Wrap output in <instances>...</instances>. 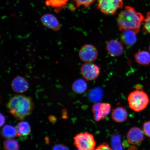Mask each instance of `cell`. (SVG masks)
Masks as SVG:
<instances>
[{
	"mask_svg": "<svg viewBox=\"0 0 150 150\" xmlns=\"http://www.w3.org/2000/svg\"><path fill=\"white\" fill-rule=\"evenodd\" d=\"M123 0H97V8L103 13L115 15L119 9L123 8Z\"/></svg>",
	"mask_w": 150,
	"mask_h": 150,
	"instance_id": "cell-5",
	"label": "cell"
},
{
	"mask_svg": "<svg viewBox=\"0 0 150 150\" xmlns=\"http://www.w3.org/2000/svg\"><path fill=\"white\" fill-rule=\"evenodd\" d=\"M111 105L109 103H97L93 106L94 119L96 121L104 120L111 111Z\"/></svg>",
	"mask_w": 150,
	"mask_h": 150,
	"instance_id": "cell-8",
	"label": "cell"
},
{
	"mask_svg": "<svg viewBox=\"0 0 150 150\" xmlns=\"http://www.w3.org/2000/svg\"><path fill=\"white\" fill-rule=\"evenodd\" d=\"M16 128L18 136L25 137L29 136L31 131V128L29 123L23 121L18 123Z\"/></svg>",
	"mask_w": 150,
	"mask_h": 150,
	"instance_id": "cell-16",
	"label": "cell"
},
{
	"mask_svg": "<svg viewBox=\"0 0 150 150\" xmlns=\"http://www.w3.org/2000/svg\"><path fill=\"white\" fill-rule=\"evenodd\" d=\"M128 117V112L126 109L122 107H117L112 110V119L117 123H122L126 120Z\"/></svg>",
	"mask_w": 150,
	"mask_h": 150,
	"instance_id": "cell-14",
	"label": "cell"
},
{
	"mask_svg": "<svg viewBox=\"0 0 150 150\" xmlns=\"http://www.w3.org/2000/svg\"><path fill=\"white\" fill-rule=\"evenodd\" d=\"M6 108L16 119L22 120L30 115L33 104L30 97L23 95H16L9 99Z\"/></svg>",
	"mask_w": 150,
	"mask_h": 150,
	"instance_id": "cell-2",
	"label": "cell"
},
{
	"mask_svg": "<svg viewBox=\"0 0 150 150\" xmlns=\"http://www.w3.org/2000/svg\"><path fill=\"white\" fill-rule=\"evenodd\" d=\"M89 93V98L93 102H98L102 98L103 92L100 89L96 88L91 91Z\"/></svg>",
	"mask_w": 150,
	"mask_h": 150,
	"instance_id": "cell-21",
	"label": "cell"
},
{
	"mask_svg": "<svg viewBox=\"0 0 150 150\" xmlns=\"http://www.w3.org/2000/svg\"><path fill=\"white\" fill-rule=\"evenodd\" d=\"M143 130L137 127H134L130 129L127 132V139L131 145H137L143 141L144 139Z\"/></svg>",
	"mask_w": 150,
	"mask_h": 150,
	"instance_id": "cell-9",
	"label": "cell"
},
{
	"mask_svg": "<svg viewBox=\"0 0 150 150\" xmlns=\"http://www.w3.org/2000/svg\"><path fill=\"white\" fill-rule=\"evenodd\" d=\"M127 101L131 109L138 112L142 111L147 107L149 103V99L145 92L137 89L129 94Z\"/></svg>",
	"mask_w": 150,
	"mask_h": 150,
	"instance_id": "cell-3",
	"label": "cell"
},
{
	"mask_svg": "<svg viewBox=\"0 0 150 150\" xmlns=\"http://www.w3.org/2000/svg\"><path fill=\"white\" fill-rule=\"evenodd\" d=\"M48 119L51 122L54 123L57 121V119L54 116L50 115L48 117Z\"/></svg>",
	"mask_w": 150,
	"mask_h": 150,
	"instance_id": "cell-29",
	"label": "cell"
},
{
	"mask_svg": "<svg viewBox=\"0 0 150 150\" xmlns=\"http://www.w3.org/2000/svg\"><path fill=\"white\" fill-rule=\"evenodd\" d=\"M41 22L45 27L57 31L61 29V25L59 20L55 16L51 14L42 15L40 18Z\"/></svg>",
	"mask_w": 150,
	"mask_h": 150,
	"instance_id": "cell-10",
	"label": "cell"
},
{
	"mask_svg": "<svg viewBox=\"0 0 150 150\" xmlns=\"http://www.w3.org/2000/svg\"><path fill=\"white\" fill-rule=\"evenodd\" d=\"M62 112H64L63 113L62 112L63 117H64V119H67V110L64 109Z\"/></svg>",
	"mask_w": 150,
	"mask_h": 150,
	"instance_id": "cell-30",
	"label": "cell"
},
{
	"mask_svg": "<svg viewBox=\"0 0 150 150\" xmlns=\"http://www.w3.org/2000/svg\"><path fill=\"white\" fill-rule=\"evenodd\" d=\"M137 62L142 65H149L150 64V53L145 50L139 51L134 55Z\"/></svg>",
	"mask_w": 150,
	"mask_h": 150,
	"instance_id": "cell-15",
	"label": "cell"
},
{
	"mask_svg": "<svg viewBox=\"0 0 150 150\" xmlns=\"http://www.w3.org/2000/svg\"><path fill=\"white\" fill-rule=\"evenodd\" d=\"M149 50L150 52V45H149Z\"/></svg>",
	"mask_w": 150,
	"mask_h": 150,
	"instance_id": "cell-31",
	"label": "cell"
},
{
	"mask_svg": "<svg viewBox=\"0 0 150 150\" xmlns=\"http://www.w3.org/2000/svg\"><path fill=\"white\" fill-rule=\"evenodd\" d=\"M72 88L75 93L81 94L85 92L87 90V84L84 80L79 79L73 83Z\"/></svg>",
	"mask_w": 150,
	"mask_h": 150,
	"instance_id": "cell-19",
	"label": "cell"
},
{
	"mask_svg": "<svg viewBox=\"0 0 150 150\" xmlns=\"http://www.w3.org/2000/svg\"><path fill=\"white\" fill-rule=\"evenodd\" d=\"M77 7L83 6L85 8L89 7L94 2L95 0H73Z\"/></svg>",
	"mask_w": 150,
	"mask_h": 150,
	"instance_id": "cell-23",
	"label": "cell"
},
{
	"mask_svg": "<svg viewBox=\"0 0 150 150\" xmlns=\"http://www.w3.org/2000/svg\"><path fill=\"white\" fill-rule=\"evenodd\" d=\"M144 21L142 31L144 33L150 34V12L147 13Z\"/></svg>",
	"mask_w": 150,
	"mask_h": 150,
	"instance_id": "cell-22",
	"label": "cell"
},
{
	"mask_svg": "<svg viewBox=\"0 0 150 150\" xmlns=\"http://www.w3.org/2000/svg\"><path fill=\"white\" fill-rule=\"evenodd\" d=\"M81 73L83 77L87 81H93L98 77L100 70L98 65L92 63H85L80 69Z\"/></svg>",
	"mask_w": 150,
	"mask_h": 150,
	"instance_id": "cell-6",
	"label": "cell"
},
{
	"mask_svg": "<svg viewBox=\"0 0 150 150\" xmlns=\"http://www.w3.org/2000/svg\"><path fill=\"white\" fill-rule=\"evenodd\" d=\"M1 127L4 124L5 122L6 119L5 116L3 115L1 113Z\"/></svg>",
	"mask_w": 150,
	"mask_h": 150,
	"instance_id": "cell-28",
	"label": "cell"
},
{
	"mask_svg": "<svg viewBox=\"0 0 150 150\" xmlns=\"http://www.w3.org/2000/svg\"><path fill=\"white\" fill-rule=\"evenodd\" d=\"M106 49L109 54L113 57L121 55L124 50L122 43L115 39H112L108 42Z\"/></svg>",
	"mask_w": 150,
	"mask_h": 150,
	"instance_id": "cell-11",
	"label": "cell"
},
{
	"mask_svg": "<svg viewBox=\"0 0 150 150\" xmlns=\"http://www.w3.org/2000/svg\"><path fill=\"white\" fill-rule=\"evenodd\" d=\"M122 31L120 36L122 42L127 46H134L137 41L136 33L132 30H126Z\"/></svg>",
	"mask_w": 150,
	"mask_h": 150,
	"instance_id": "cell-13",
	"label": "cell"
},
{
	"mask_svg": "<svg viewBox=\"0 0 150 150\" xmlns=\"http://www.w3.org/2000/svg\"><path fill=\"white\" fill-rule=\"evenodd\" d=\"M143 131L145 135L150 137V121L145 122L144 123Z\"/></svg>",
	"mask_w": 150,
	"mask_h": 150,
	"instance_id": "cell-25",
	"label": "cell"
},
{
	"mask_svg": "<svg viewBox=\"0 0 150 150\" xmlns=\"http://www.w3.org/2000/svg\"><path fill=\"white\" fill-rule=\"evenodd\" d=\"M112 146L114 149H122L119 136H115L113 137L112 140Z\"/></svg>",
	"mask_w": 150,
	"mask_h": 150,
	"instance_id": "cell-24",
	"label": "cell"
},
{
	"mask_svg": "<svg viewBox=\"0 0 150 150\" xmlns=\"http://www.w3.org/2000/svg\"><path fill=\"white\" fill-rule=\"evenodd\" d=\"M53 150H69V149L67 146L62 144H57L54 146L52 148Z\"/></svg>",
	"mask_w": 150,
	"mask_h": 150,
	"instance_id": "cell-27",
	"label": "cell"
},
{
	"mask_svg": "<svg viewBox=\"0 0 150 150\" xmlns=\"http://www.w3.org/2000/svg\"><path fill=\"white\" fill-rule=\"evenodd\" d=\"M145 18L133 7L126 6L118 15L117 25L121 31L132 30L136 34L139 31L141 23Z\"/></svg>",
	"mask_w": 150,
	"mask_h": 150,
	"instance_id": "cell-1",
	"label": "cell"
},
{
	"mask_svg": "<svg viewBox=\"0 0 150 150\" xmlns=\"http://www.w3.org/2000/svg\"><path fill=\"white\" fill-rule=\"evenodd\" d=\"M69 0H46V4L54 8L55 12L59 13L66 6Z\"/></svg>",
	"mask_w": 150,
	"mask_h": 150,
	"instance_id": "cell-17",
	"label": "cell"
},
{
	"mask_svg": "<svg viewBox=\"0 0 150 150\" xmlns=\"http://www.w3.org/2000/svg\"><path fill=\"white\" fill-rule=\"evenodd\" d=\"M74 145L79 150L95 149L96 144L94 137L88 132L81 133L74 138Z\"/></svg>",
	"mask_w": 150,
	"mask_h": 150,
	"instance_id": "cell-4",
	"label": "cell"
},
{
	"mask_svg": "<svg viewBox=\"0 0 150 150\" xmlns=\"http://www.w3.org/2000/svg\"><path fill=\"white\" fill-rule=\"evenodd\" d=\"M29 87L27 80L23 77L18 76L14 79L11 83V87L15 92L22 93L28 91Z\"/></svg>",
	"mask_w": 150,
	"mask_h": 150,
	"instance_id": "cell-12",
	"label": "cell"
},
{
	"mask_svg": "<svg viewBox=\"0 0 150 150\" xmlns=\"http://www.w3.org/2000/svg\"><path fill=\"white\" fill-rule=\"evenodd\" d=\"M79 55L80 59L85 63H93L97 59L98 52L94 46L86 44L81 48Z\"/></svg>",
	"mask_w": 150,
	"mask_h": 150,
	"instance_id": "cell-7",
	"label": "cell"
},
{
	"mask_svg": "<svg viewBox=\"0 0 150 150\" xmlns=\"http://www.w3.org/2000/svg\"><path fill=\"white\" fill-rule=\"evenodd\" d=\"M1 135L5 139L13 138L18 136L16 128L12 125H7L2 129Z\"/></svg>",
	"mask_w": 150,
	"mask_h": 150,
	"instance_id": "cell-18",
	"label": "cell"
},
{
	"mask_svg": "<svg viewBox=\"0 0 150 150\" xmlns=\"http://www.w3.org/2000/svg\"><path fill=\"white\" fill-rule=\"evenodd\" d=\"M3 148L5 150H18L19 149V146L16 139H7L3 142Z\"/></svg>",
	"mask_w": 150,
	"mask_h": 150,
	"instance_id": "cell-20",
	"label": "cell"
},
{
	"mask_svg": "<svg viewBox=\"0 0 150 150\" xmlns=\"http://www.w3.org/2000/svg\"><path fill=\"white\" fill-rule=\"evenodd\" d=\"M112 148L106 142H104L97 147L95 150H112Z\"/></svg>",
	"mask_w": 150,
	"mask_h": 150,
	"instance_id": "cell-26",
	"label": "cell"
}]
</instances>
